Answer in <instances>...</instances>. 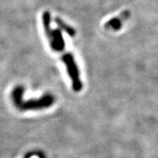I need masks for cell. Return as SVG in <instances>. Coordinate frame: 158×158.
Segmentation results:
<instances>
[{
	"label": "cell",
	"mask_w": 158,
	"mask_h": 158,
	"mask_svg": "<svg viewBox=\"0 0 158 158\" xmlns=\"http://www.w3.org/2000/svg\"><path fill=\"white\" fill-rule=\"evenodd\" d=\"M43 24H44V33L50 44V46L54 52L62 54V60L67 68V72L72 80V86L74 91L79 92L82 88V81L80 80V73L74 61L73 56L65 51L64 39L62 37L61 31L51 30L50 27V15L45 12L43 15Z\"/></svg>",
	"instance_id": "1"
},
{
	"label": "cell",
	"mask_w": 158,
	"mask_h": 158,
	"mask_svg": "<svg viewBox=\"0 0 158 158\" xmlns=\"http://www.w3.org/2000/svg\"><path fill=\"white\" fill-rule=\"evenodd\" d=\"M24 92V88L22 87H18L14 90L12 93V97L16 107L20 110H32V109H41L43 108L50 106L53 103V97L52 96H44L39 100H28L26 102H23L21 100V95Z\"/></svg>",
	"instance_id": "2"
},
{
	"label": "cell",
	"mask_w": 158,
	"mask_h": 158,
	"mask_svg": "<svg viewBox=\"0 0 158 158\" xmlns=\"http://www.w3.org/2000/svg\"><path fill=\"white\" fill-rule=\"evenodd\" d=\"M130 13L128 11H124L119 17L114 18L113 19L109 20L106 24H105V28L108 30L117 31L121 28L122 24L127 20V19L129 17Z\"/></svg>",
	"instance_id": "3"
},
{
	"label": "cell",
	"mask_w": 158,
	"mask_h": 158,
	"mask_svg": "<svg viewBox=\"0 0 158 158\" xmlns=\"http://www.w3.org/2000/svg\"><path fill=\"white\" fill-rule=\"evenodd\" d=\"M55 21H56V24H57L58 26L61 28L62 30H64L65 31L67 32V34H68L69 35L74 36V35H75V31H74L72 27H70V26H67V25H65V23L62 22L60 19H55Z\"/></svg>",
	"instance_id": "4"
}]
</instances>
